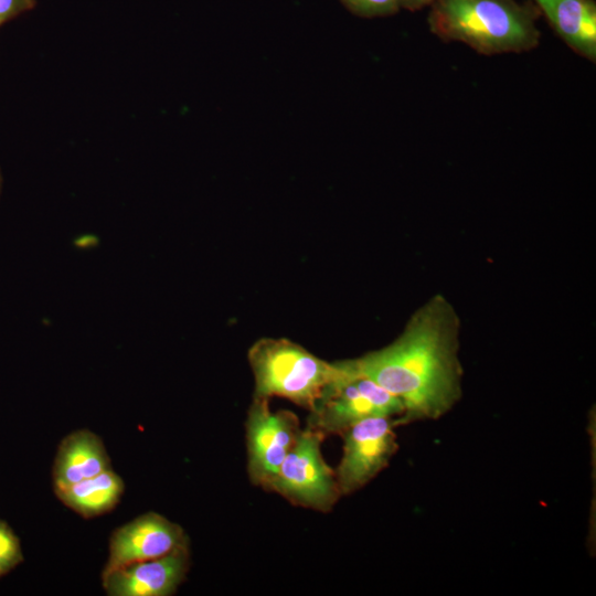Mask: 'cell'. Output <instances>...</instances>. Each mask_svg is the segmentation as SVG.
<instances>
[{
    "label": "cell",
    "mask_w": 596,
    "mask_h": 596,
    "mask_svg": "<svg viewBox=\"0 0 596 596\" xmlns=\"http://www.w3.org/2000/svg\"><path fill=\"white\" fill-rule=\"evenodd\" d=\"M427 22L443 41L461 42L483 55L522 53L536 47L540 11L517 0H435Z\"/></svg>",
    "instance_id": "2"
},
{
    "label": "cell",
    "mask_w": 596,
    "mask_h": 596,
    "mask_svg": "<svg viewBox=\"0 0 596 596\" xmlns=\"http://www.w3.org/2000/svg\"><path fill=\"white\" fill-rule=\"evenodd\" d=\"M110 469V458L102 438L88 429L65 436L53 464L54 489L65 488Z\"/></svg>",
    "instance_id": "11"
},
{
    "label": "cell",
    "mask_w": 596,
    "mask_h": 596,
    "mask_svg": "<svg viewBox=\"0 0 596 596\" xmlns=\"http://www.w3.org/2000/svg\"><path fill=\"white\" fill-rule=\"evenodd\" d=\"M300 430L292 412H274L269 398L254 396L245 421L247 472L253 485L267 489Z\"/></svg>",
    "instance_id": "6"
},
{
    "label": "cell",
    "mask_w": 596,
    "mask_h": 596,
    "mask_svg": "<svg viewBox=\"0 0 596 596\" xmlns=\"http://www.w3.org/2000/svg\"><path fill=\"white\" fill-rule=\"evenodd\" d=\"M558 38L576 54L596 61L594 0H532Z\"/></svg>",
    "instance_id": "10"
},
{
    "label": "cell",
    "mask_w": 596,
    "mask_h": 596,
    "mask_svg": "<svg viewBox=\"0 0 596 596\" xmlns=\"http://www.w3.org/2000/svg\"><path fill=\"white\" fill-rule=\"evenodd\" d=\"M23 562L21 543L9 524L0 519V577Z\"/></svg>",
    "instance_id": "13"
},
{
    "label": "cell",
    "mask_w": 596,
    "mask_h": 596,
    "mask_svg": "<svg viewBox=\"0 0 596 596\" xmlns=\"http://www.w3.org/2000/svg\"><path fill=\"white\" fill-rule=\"evenodd\" d=\"M343 373L329 383L317 401L308 426L322 434H341L351 425L372 416L401 418L402 402L372 379L358 373L348 360Z\"/></svg>",
    "instance_id": "4"
},
{
    "label": "cell",
    "mask_w": 596,
    "mask_h": 596,
    "mask_svg": "<svg viewBox=\"0 0 596 596\" xmlns=\"http://www.w3.org/2000/svg\"><path fill=\"white\" fill-rule=\"evenodd\" d=\"M190 568L189 544L170 553L102 574L108 596H170L184 582Z\"/></svg>",
    "instance_id": "9"
},
{
    "label": "cell",
    "mask_w": 596,
    "mask_h": 596,
    "mask_svg": "<svg viewBox=\"0 0 596 596\" xmlns=\"http://www.w3.org/2000/svg\"><path fill=\"white\" fill-rule=\"evenodd\" d=\"M187 544L189 539L178 523L157 512L143 513L111 533L102 574L163 556Z\"/></svg>",
    "instance_id": "8"
},
{
    "label": "cell",
    "mask_w": 596,
    "mask_h": 596,
    "mask_svg": "<svg viewBox=\"0 0 596 596\" xmlns=\"http://www.w3.org/2000/svg\"><path fill=\"white\" fill-rule=\"evenodd\" d=\"M324 434L307 426L281 462L266 490L292 504L329 512L342 496L336 471L321 454Z\"/></svg>",
    "instance_id": "5"
},
{
    "label": "cell",
    "mask_w": 596,
    "mask_h": 596,
    "mask_svg": "<svg viewBox=\"0 0 596 596\" xmlns=\"http://www.w3.org/2000/svg\"><path fill=\"white\" fill-rule=\"evenodd\" d=\"M457 344L455 315L439 298L418 311L394 342L348 361L402 402L401 424L436 419L460 397Z\"/></svg>",
    "instance_id": "1"
},
{
    "label": "cell",
    "mask_w": 596,
    "mask_h": 596,
    "mask_svg": "<svg viewBox=\"0 0 596 596\" xmlns=\"http://www.w3.org/2000/svg\"><path fill=\"white\" fill-rule=\"evenodd\" d=\"M353 14L363 18L391 15L401 9L398 0H341Z\"/></svg>",
    "instance_id": "14"
},
{
    "label": "cell",
    "mask_w": 596,
    "mask_h": 596,
    "mask_svg": "<svg viewBox=\"0 0 596 596\" xmlns=\"http://www.w3.org/2000/svg\"><path fill=\"white\" fill-rule=\"evenodd\" d=\"M397 423L398 418L372 416L340 434L343 451L334 471L341 494L359 490L389 465L397 450L394 432Z\"/></svg>",
    "instance_id": "7"
},
{
    "label": "cell",
    "mask_w": 596,
    "mask_h": 596,
    "mask_svg": "<svg viewBox=\"0 0 596 596\" xmlns=\"http://www.w3.org/2000/svg\"><path fill=\"white\" fill-rule=\"evenodd\" d=\"M254 396L286 398L312 411L324 387L343 373L341 361H324L286 338H262L247 353Z\"/></svg>",
    "instance_id": "3"
},
{
    "label": "cell",
    "mask_w": 596,
    "mask_h": 596,
    "mask_svg": "<svg viewBox=\"0 0 596 596\" xmlns=\"http://www.w3.org/2000/svg\"><path fill=\"white\" fill-rule=\"evenodd\" d=\"M125 483L111 468L65 488L54 489L57 499L85 519L111 511L120 501Z\"/></svg>",
    "instance_id": "12"
},
{
    "label": "cell",
    "mask_w": 596,
    "mask_h": 596,
    "mask_svg": "<svg viewBox=\"0 0 596 596\" xmlns=\"http://www.w3.org/2000/svg\"><path fill=\"white\" fill-rule=\"evenodd\" d=\"M36 0H0V26L18 15L32 10Z\"/></svg>",
    "instance_id": "15"
},
{
    "label": "cell",
    "mask_w": 596,
    "mask_h": 596,
    "mask_svg": "<svg viewBox=\"0 0 596 596\" xmlns=\"http://www.w3.org/2000/svg\"><path fill=\"white\" fill-rule=\"evenodd\" d=\"M435 0H398L400 7L409 11H417L429 7Z\"/></svg>",
    "instance_id": "16"
},
{
    "label": "cell",
    "mask_w": 596,
    "mask_h": 596,
    "mask_svg": "<svg viewBox=\"0 0 596 596\" xmlns=\"http://www.w3.org/2000/svg\"><path fill=\"white\" fill-rule=\"evenodd\" d=\"M2 185H3V177H2L1 169H0V196H1V192H2Z\"/></svg>",
    "instance_id": "17"
}]
</instances>
